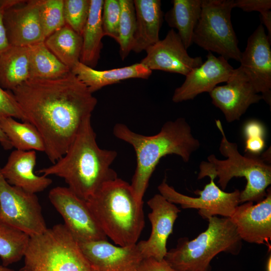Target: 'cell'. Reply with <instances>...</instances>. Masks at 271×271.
Listing matches in <instances>:
<instances>
[{"label":"cell","mask_w":271,"mask_h":271,"mask_svg":"<svg viewBox=\"0 0 271 271\" xmlns=\"http://www.w3.org/2000/svg\"><path fill=\"white\" fill-rule=\"evenodd\" d=\"M11 91L27 122L41 134L52 164L66 153L97 103L71 72L56 79H29Z\"/></svg>","instance_id":"1"},{"label":"cell","mask_w":271,"mask_h":271,"mask_svg":"<svg viewBox=\"0 0 271 271\" xmlns=\"http://www.w3.org/2000/svg\"><path fill=\"white\" fill-rule=\"evenodd\" d=\"M91 118L83 122L66 153L54 164L37 172L45 176L63 178L68 187L85 201L104 183L117 178L111 168L117 152L98 146Z\"/></svg>","instance_id":"2"},{"label":"cell","mask_w":271,"mask_h":271,"mask_svg":"<svg viewBox=\"0 0 271 271\" xmlns=\"http://www.w3.org/2000/svg\"><path fill=\"white\" fill-rule=\"evenodd\" d=\"M113 133L134 150L137 165L130 186L140 202H143L150 178L163 157L174 154L188 162L200 146L192 134L189 124L182 117L165 122L160 131L153 136L134 132L121 123L115 124Z\"/></svg>","instance_id":"3"},{"label":"cell","mask_w":271,"mask_h":271,"mask_svg":"<svg viewBox=\"0 0 271 271\" xmlns=\"http://www.w3.org/2000/svg\"><path fill=\"white\" fill-rule=\"evenodd\" d=\"M86 202L106 236L115 244L137 243L145 226L143 202L137 200L130 184L118 178L110 180Z\"/></svg>","instance_id":"4"},{"label":"cell","mask_w":271,"mask_h":271,"mask_svg":"<svg viewBox=\"0 0 271 271\" xmlns=\"http://www.w3.org/2000/svg\"><path fill=\"white\" fill-rule=\"evenodd\" d=\"M215 123L222 136L219 151L227 159L222 160L213 154L209 156L207 161L200 164L197 179L217 177L218 183L224 190L232 178L244 177L247 183L245 189L240 191L239 203L261 201L271 184L270 165L260 158L241 155L237 145L226 138L220 120H215Z\"/></svg>","instance_id":"5"},{"label":"cell","mask_w":271,"mask_h":271,"mask_svg":"<svg viewBox=\"0 0 271 271\" xmlns=\"http://www.w3.org/2000/svg\"><path fill=\"white\" fill-rule=\"evenodd\" d=\"M207 229L195 238H180L164 259L175 271H210V263L218 253L238 254L242 239L230 218H209Z\"/></svg>","instance_id":"6"},{"label":"cell","mask_w":271,"mask_h":271,"mask_svg":"<svg viewBox=\"0 0 271 271\" xmlns=\"http://www.w3.org/2000/svg\"><path fill=\"white\" fill-rule=\"evenodd\" d=\"M29 271H91L77 241L65 226L58 224L30 236L24 255Z\"/></svg>","instance_id":"7"},{"label":"cell","mask_w":271,"mask_h":271,"mask_svg":"<svg viewBox=\"0 0 271 271\" xmlns=\"http://www.w3.org/2000/svg\"><path fill=\"white\" fill-rule=\"evenodd\" d=\"M234 0H202L193 43L226 60L240 61L241 52L231 21Z\"/></svg>","instance_id":"8"},{"label":"cell","mask_w":271,"mask_h":271,"mask_svg":"<svg viewBox=\"0 0 271 271\" xmlns=\"http://www.w3.org/2000/svg\"><path fill=\"white\" fill-rule=\"evenodd\" d=\"M0 222L16 228L30 236L48 228L36 194L10 184L0 167Z\"/></svg>","instance_id":"9"},{"label":"cell","mask_w":271,"mask_h":271,"mask_svg":"<svg viewBox=\"0 0 271 271\" xmlns=\"http://www.w3.org/2000/svg\"><path fill=\"white\" fill-rule=\"evenodd\" d=\"M48 197L63 217L64 225L78 242L107 240L86 201L68 187L52 188Z\"/></svg>","instance_id":"10"},{"label":"cell","mask_w":271,"mask_h":271,"mask_svg":"<svg viewBox=\"0 0 271 271\" xmlns=\"http://www.w3.org/2000/svg\"><path fill=\"white\" fill-rule=\"evenodd\" d=\"M210 182L202 190H197L194 193L199 195L192 197L175 190L169 185L165 180L158 187L160 194L173 204H180L183 209H196L204 219L220 215L230 218L239 203L240 191L235 190L225 192L214 182V178H210Z\"/></svg>","instance_id":"11"},{"label":"cell","mask_w":271,"mask_h":271,"mask_svg":"<svg viewBox=\"0 0 271 271\" xmlns=\"http://www.w3.org/2000/svg\"><path fill=\"white\" fill-rule=\"evenodd\" d=\"M271 40L261 23L249 37L241 53L240 67L257 93L271 103Z\"/></svg>","instance_id":"12"},{"label":"cell","mask_w":271,"mask_h":271,"mask_svg":"<svg viewBox=\"0 0 271 271\" xmlns=\"http://www.w3.org/2000/svg\"><path fill=\"white\" fill-rule=\"evenodd\" d=\"M146 52L147 55L140 63L151 71L161 70L186 76L203 63L201 57L189 56L173 29L164 39L150 46Z\"/></svg>","instance_id":"13"},{"label":"cell","mask_w":271,"mask_h":271,"mask_svg":"<svg viewBox=\"0 0 271 271\" xmlns=\"http://www.w3.org/2000/svg\"><path fill=\"white\" fill-rule=\"evenodd\" d=\"M226 83L209 93L212 103L222 111L228 122L239 120L250 105L262 99L240 66L234 69Z\"/></svg>","instance_id":"14"},{"label":"cell","mask_w":271,"mask_h":271,"mask_svg":"<svg viewBox=\"0 0 271 271\" xmlns=\"http://www.w3.org/2000/svg\"><path fill=\"white\" fill-rule=\"evenodd\" d=\"M78 243L90 266L96 271H138L144 259L137 243L116 246L107 240Z\"/></svg>","instance_id":"15"},{"label":"cell","mask_w":271,"mask_h":271,"mask_svg":"<svg viewBox=\"0 0 271 271\" xmlns=\"http://www.w3.org/2000/svg\"><path fill=\"white\" fill-rule=\"evenodd\" d=\"M147 204L151 209L148 215L152 225L151 233L147 240L141 241L137 244L144 258L161 260L168 251L167 241L181 211L160 194L155 195Z\"/></svg>","instance_id":"16"},{"label":"cell","mask_w":271,"mask_h":271,"mask_svg":"<svg viewBox=\"0 0 271 271\" xmlns=\"http://www.w3.org/2000/svg\"><path fill=\"white\" fill-rule=\"evenodd\" d=\"M228 60L209 52L207 60L187 75L183 84L174 91L175 103L193 99L199 94L210 93L220 83L226 82L234 71Z\"/></svg>","instance_id":"17"},{"label":"cell","mask_w":271,"mask_h":271,"mask_svg":"<svg viewBox=\"0 0 271 271\" xmlns=\"http://www.w3.org/2000/svg\"><path fill=\"white\" fill-rule=\"evenodd\" d=\"M39 6L40 0L25 1L5 11L4 21L11 46L28 47L45 41Z\"/></svg>","instance_id":"18"},{"label":"cell","mask_w":271,"mask_h":271,"mask_svg":"<svg viewBox=\"0 0 271 271\" xmlns=\"http://www.w3.org/2000/svg\"><path fill=\"white\" fill-rule=\"evenodd\" d=\"M230 218L242 240L268 244L271 239L270 188H267L264 198L256 204L246 202L238 205Z\"/></svg>","instance_id":"19"},{"label":"cell","mask_w":271,"mask_h":271,"mask_svg":"<svg viewBox=\"0 0 271 271\" xmlns=\"http://www.w3.org/2000/svg\"><path fill=\"white\" fill-rule=\"evenodd\" d=\"M37 156L35 151L15 150L10 155L7 162L1 168L2 174L11 185L29 193L43 191L52 183L48 176L35 174Z\"/></svg>","instance_id":"20"},{"label":"cell","mask_w":271,"mask_h":271,"mask_svg":"<svg viewBox=\"0 0 271 271\" xmlns=\"http://www.w3.org/2000/svg\"><path fill=\"white\" fill-rule=\"evenodd\" d=\"M136 30L131 51H146L160 40L163 21L160 0H134Z\"/></svg>","instance_id":"21"},{"label":"cell","mask_w":271,"mask_h":271,"mask_svg":"<svg viewBox=\"0 0 271 271\" xmlns=\"http://www.w3.org/2000/svg\"><path fill=\"white\" fill-rule=\"evenodd\" d=\"M92 93L109 85L131 78L148 79L152 71L141 63L110 70H97L81 62L71 70Z\"/></svg>","instance_id":"22"},{"label":"cell","mask_w":271,"mask_h":271,"mask_svg":"<svg viewBox=\"0 0 271 271\" xmlns=\"http://www.w3.org/2000/svg\"><path fill=\"white\" fill-rule=\"evenodd\" d=\"M30 79L28 47L10 46L0 54V86L12 91Z\"/></svg>","instance_id":"23"},{"label":"cell","mask_w":271,"mask_h":271,"mask_svg":"<svg viewBox=\"0 0 271 271\" xmlns=\"http://www.w3.org/2000/svg\"><path fill=\"white\" fill-rule=\"evenodd\" d=\"M104 0H90L88 18L82 34V48L80 62L94 68L100 57L104 36L101 13Z\"/></svg>","instance_id":"24"},{"label":"cell","mask_w":271,"mask_h":271,"mask_svg":"<svg viewBox=\"0 0 271 271\" xmlns=\"http://www.w3.org/2000/svg\"><path fill=\"white\" fill-rule=\"evenodd\" d=\"M173 6L165 15L168 25L178 30L185 48L193 43L195 28L200 17L202 0H173Z\"/></svg>","instance_id":"25"},{"label":"cell","mask_w":271,"mask_h":271,"mask_svg":"<svg viewBox=\"0 0 271 271\" xmlns=\"http://www.w3.org/2000/svg\"><path fill=\"white\" fill-rule=\"evenodd\" d=\"M48 49L70 70L79 62L82 48V36L68 25L55 31L44 41Z\"/></svg>","instance_id":"26"},{"label":"cell","mask_w":271,"mask_h":271,"mask_svg":"<svg viewBox=\"0 0 271 271\" xmlns=\"http://www.w3.org/2000/svg\"><path fill=\"white\" fill-rule=\"evenodd\" d=\"M0 126L16 150L45 152L43 140L31 123L19 122L0 112Z\"/></svg>","instance_id":"27"},{"label":"cell","mask_w":271,"mask_h":271,"mask_svg":"<svg viewBox=\"0 0 271 271\" xmlns=\"http://www.w3.org/2000/svg\"><path fill=\"white\" fill-rule=\"evenodd\" d=\"M30 79H53L63 77L70 69L46 47L44 42L28 46Z\"/></svg>","instance_id":"28"},{"label":"cell","mask_w":271,"mask_h":271,"mask_svg":"<svg viewBox=\"0 0 271 271\" xmlns=\"http://www.w3.org/2000/svg\"><path fill=\"white\" fill-rule=\"evenodd\" d=\"M29 239L25 232L0 222V257L3 266L19 261L24 256Z\"/></svg>","instance_id":"29"},{"label":"cell","mask_w":271,"mask_h":271,"mask_svg":"<svg viewBox=\"0 0 271 271\" xmlns=\"http://www.w3.org/2000/svg\"><path fill=\"white\" fill-rule=\"evenodd\" d=\"M121 13L118 39L119 54L124 60L131 51L136 30V13L132 0H119Z\"/></svg>","instance_id":"30"},{"label":"cell","mask_w":271,"mask_h":271,"mask_svg":"<svg viewBox=\"0 0 271 271\" xmlns=\"http://www.w3.org/2000/svg\"><path fill=\"white\" fill-rule=\"evenodd\" d=\"M40 15L45 39L65 25L64 0H40Z\"/></svg>","instance_id":"31"},{"label":"cell","mask_w":271,"mask_h":271,"mask_svg":"<svg viewBox=\"0 0 271 271\" xmlns=\"http://www.w3.org/2000/svg\"><path fill=\"white\" fill-rule=\"evenodd\" d=\"M90 0H64L65 23L82 36L87 21Z\"/></svg>","instance_id":"32"},{"label":"cell","mask_w":271,"mask_h":271,"mask_svg":"<svg viewBox=\"0 0 271 271\" xmlns=\"http://www.w3.org/2000/svg\"><path fill=\"white\" fill-rule=\"evenodd\" d=\"M121 13L119 0H104L101 22L104 36H109L117 42Z\"/></svg>","instance_id":"33"},{"label":"cell","mask_w":271,"mask_h":271,"mask_svg":"<svg viewBox=\"0 0 271 271\" xmlns=\"http://www.w3.org/2000/svg\"><path fill=\"white\" fill-rule=\"evenodd\" d=\"M0 112L15 118L21 119L23 122H27L12 92L3 89L1 86Z\"/></svg>","instance_id":"34"},{"label":"cell","mask_w":271,"mask_h":271,"mask_svg":"<svg viewBox=\"0 0 271 271\" xmlns=\"http://www.w3.org/2000/svg\"><path fill=\"white\" fill-rule=\"evenodd\" d=\"M23 0H0V54L11 46L9 44L4 24L5 11L13 6L23 3Z\"/></svg>","instance_id":"35"},{"label":"cell","mask_w":271,"mask_h":271,"mask_svg":"<svg viewBox=\"0 0 271 271\" xmlns=\"http://www.w3.org/2000/svg\"><path fill=\"white\" fill-rule=\"evenodd\" d=\"M234 7L242 9L244 12L257 11L260 14L271 9L270 0H236L234 2Z\"/></svg>","instance_id":"36"},{"label":"cell","mask_w":271,"mask_h":271,"mask_svg":"<svg viewBox=\"0 0 271 271\" xmlns=\"http://www.w3.org/2000/svg\"><path fill=\"white\" fill-rule=\"evenodd\" d=\"M264 135L263 132H252L245 134V152L253 155L261 153L265 147Z\"/></svg>","instance_id":"37"},{"label":"cell","mask_w":271,"mask_h":271,"mask_svg":"<svg viewBox=\"0 0 271 271\" xmlns=\"http://www.w3.org/2000/svg\"><path fill=\"white\" fill-rule=\"evenodd\" d=\"M138 271H175L164 259L158 260L152 258H144Z\"/></svg>","instance_id":"38"},{"label":"cell","mask_w":271,"mask_h":271,"mask_svg":"<svg viewBox=\"0 0 271 271\" xmlns=\"http://www.w3.org/2000/svg\"><path fill=\"white\" fill-rule=\"evenodd\" d=\"M260 15L261 23H263L266 27L268 32L267 36L271 40V12L269 10L260 14Z\"/></svg>","instance_id":"39"},{"label":"cell","mask_w":271,"mask_h":271,"mask_svg":"<svg viewBox=\"0 0 271 271\" xmlns=\"http://www.w3.org/2000/svg\"><path fill=\"white\" fill-rule=\"evenodd\" d=\"M0 144L6 150L12 149V145L0 126Z\"/></svg>","instance_id":"40"},{"label":"cell","mask_w":271,"mask_h":271,"mask_svg":"<svg viewBox=\"0 0 271 271\" xmlns=\"http://www.w3.org/2000/svg\"><path fill=\"white\" fill-rule=\"evenodd\" d=\"M265 271H271V255L268 256L265 263Z\"/></svg>","instance_id":"41"},{"label":"cell","mask_w":271,"mask_h":271,"mask_svg":"<svg viewBox=\"0 0 271 271\" xmlns=\"http://www.w3.org/2000/svg\"><path fill=\"white\" fill-rule=\"evenodd\" d=\"M0 271H15L3 265H0Z\"/></svg>","instance_id":"42"},{"label":"cell","mask_w":271,"mask_h":271,"mask_svg":"<svg viewBox=\"0 0 271 271\" xmlns=\"http://www.w3.org/2000/svg\"><path fill=\"white\" fill-rule=\"evenodd\" d=\"M19 271H29V269L25 266H23L22 268H21Z\"/></svg>","instance_id":"43"},{"label":"cell","mask_w":271,"mask_h":271,"mask_svg":"<svg viewBox=\"0 0 271 271\" xmlns=\"http://www.w3.org/2000/svg\"><path fill=\"white\" fill-rule=\"evenodd\" d=\"M91 271H96V270H94V269H93L92 268H91Z\"/></svg>","instance_id":"44"}]
</instances>
